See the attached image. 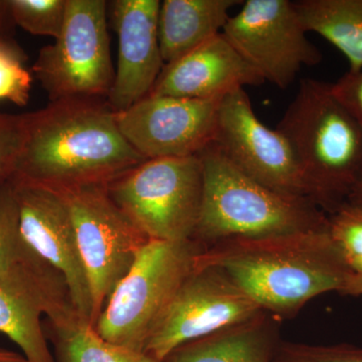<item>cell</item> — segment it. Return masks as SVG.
<instances>
[{"label": "cell", "instance_id": "cell-22", "mask_svg": "<svg viewBox=\"0 0 362 362\" xmlns=\"http://www.w3.org/2000/svg\"><path fill=\"white\" fill-rule=\"evenodd\" d=\"M14 25L33 35L59 37L66 18V0H8Z\"/></svg>", "mask_w": 362, "mask_h": 362}, {"label": "cell", "instance_id": "cell-11", "mask_svg": "<svg viewBox=\"0 0 362 362\" xmlns=\"http://www.w3.org/2000/svg\"><path fill=\"white\" fill-rule=\"evenodd\" d=\"M261 312L225 272L195 263L150 333L143 352L162 361L180 345L245 322Z\"/></svg>", "mask_w": 362, "mask_h": 362}, {"label": "cell", "instance_id": "cell-4", "mask_svg": "<svg viewBox=\"0 0 362 362\" xmlns=\"http://www.w3.org/2000/svg\"><path fill=\"white\" fill-rule=\"evenodd\" d=\"M204 199L194 240L204 249L233 239L310 232L329 216L305 197L274 192L244 175L211 143L199 154Z\"/></svg>", "mask_w": 362, "mask_h": 362}, {"label": "cell", "instance_id": "cell-15", "mask_svg": "<svg viewBox=\"0 0 362 362\" xmlns=\"http://www.w3.org/2000/svg\"><path fill=\"white\" fill-rule=\"evenodd\" d=\"M158 0L107 1V13L118 37V61L106 101L114 111L148 96L164 64L158 39Z\"/></svg>", "mask_w": 362, "mask_h": 362}, {"label": "cell", "instance_id": "cell-8", "mask_svg": "<svg viewBox=\"0 0 362 362\" xmlns=\"http://www.w3.org/2000/svg\"><path fill=\"white\" fill-rule=\"evenodd\" d=\"M44 316L52 331L84 323L65 278L35 252L0 272V334L16 343L28 362H56L42 327Z\"/></svg>", "mask_w": 362, "mask_h": 362}, {"label": "cell", "instance_id": "cell-1", "mask_svg": "<svg viewBox=\"0 0 362 362\" xmlns=\"http://www.w3.org/2000/svg\"><path fill=\"white\" fill-rule=\"evenodd\" d=\"M13 180L58 192L107 187L146 159L124 137L105 99H64L23 114Z\"/></svg>", "mask_w": 362, "mask_h": 362}, {"label": "cell", "instance_id": "cell-26", "mask_svg": "<svg viewBox=\"0 0 362 362\" xmlns=\"http://www.w3.org/2000/svg\"><path fill=\"white\" fill-rule=\"evenodd\" d=\"M25 132L23 114L0 112V185L8 182L16 175Z\"/></svg>", "mask_w": 362, "mask_h": 362}, {"label": "cell", "instance_id": "cell-29", "mask_svg": "<svg viewBox=\"0 0 362 362\" xmlns=\"http://www.w3.org/2000/svg\"><path fill=\"white\" fill-rule=\"evenodd\" d=\"M349 296H362V276L354 273L347 280L346 285L341 293Z\"/></svg>", "mask_w": 362, "mask_h": 362}, {"label": "cell", "instance_id": "cell-7", "mask_svg": "<svg viewBox=\"0 0 362 362\" xmlns=\"http://www.w3.org/2000/svg\"><path fill=\"white\" fill-rule=\"evenodd\" d=\"M32 71L49 102L106 100L115 77L107 1L66 0L62 32L54 44L40 49Z\"/></svg>", "mask_w": 362, "mask_h": 362}, {"label": "cell", "instance_id": "cell-30", "mask_svg": "<svg viewBox=\"0 0 362 362\" xmlns=\"http://www.w3.org/2000/svg\"><path fill=\"white\" fill-rule=\"evenodd\" d=\"M0 362H28L23 354L0 347Z\"/></svg>", "mask_w": 362, "mask_h": 362}, {"label": "cell", "instance_id": "cell-32", "mask_svg": "<svg viewBox=\"0 0 362 362\" xmlns=\"http://www.w3.org/2000/svg\"><path fill=\"white\" fill-rule=\"evenodd\" d=\"M357 275H361L362 276V268L361 269V270H359L358 272H356Z\"/></svg>", "mask_w": 362, "mask_h": 362}, {"label": "cell", "instance_id": "cell-27", "mask_svg": "<svg viewBox=\"0 0 362 362\" xmlns=\"http://www.w3.org/2000/svg\"><path fill=\"white\" fill-rule=\"evenodd\" d=\"M333 94L362 124V70L345 74L334 84H331Z\"/></svg>", "mask_w": 362, "mask_h": 362}, {"label": "cell", "instance_id": "cell-23", "mask_svg": "<svg viewBox=\"0 0 362 362\" xmlns=\"http://www.w3.org/2000/svg\"><path fill=\"white\" fill-rule=\"evenodd\" d=\"M25 61V52L13 39H0V101L21 107L28 103L33 75Z\"/></svg>", "mask_w": 362, "mask_h": 362}, {"label": "cell", "instance_id": "cell-31", "mask_svg": "<svg viewBox=\"0 0 362 362\" xmlns=\"http://www.w3.org/2000/svg\"><path fill=\"white\" fill-rule=\"evenodd\" d=\"M351 204H362V180L356 185L350 194L349 202Z\"/></svg>", "mask_w": 362, "mask_h": 362}, {"label": "cell", "instance_id": "cell-17", "mask_svg": "<svg viewBox=\"0 0 362 362\" xmlns=\"http://www.w3.org/2000/svg\"><path fill=\"white\" fill-rule=\"evenodd\" d=\"M277 318L263 311L245 322L180 345L163 362H272L279 342Z\"/></svg>", "mask_w": 362, "mask_h": 362}, {"label": "cell", "instance_id": "cell-18", "mask_svg": "<svg viewBox=\"0 0 362 362\" xmlns=\"http://www.w3.org/2000/svg\"><path fill=\"white\" fill-rule=\"evenodd\" d=\"M243 0H164L158 14L162 59L169 64L223 32Z\"/></svg>", "mask_w": 362, "mask_h": 362}, {"label": "cell", "instance_id": "cell-6", "mask_svg": "<svg viewBox=\"0 0 362 362\" xmlns=\"http://www.w3.org/2000/svg\"><path fill=\"white\" fill-rule=\"evenodd\" d=\"M107 190L149 240H194L204 199L199 156L148 159L112 181Z\"/></svg>", "mask_w": 362, "mask_h": 362}, {"label": "cell", "instance_id": "cell-2", "mask_svg": "<svg viewBox=\"0 0 362 362\" xmlns=\"http://www.w3.org/2000/svg\"><path fill=\"white\" fill-rule=\"evenodd\" d=\"M197 265L225 272L262 310L296 315L313 298L341 294L354 274L329 226L322 230L223 240L199 255Z\"/></svg>", "mask_w": 362, "mask_h": 362}, {"label": "cell", "instance_id": "cell-16", "mask_svg": "<svg viewBox=\"0 0 362 362\" xmlns=\"http://www.w3.org/2000/svg\"><path fill=\"white\" fill-rule=\"evenodd\" d=\"M261 75L235 51L223 33L166 64L151 96L223 99L246 86L263 85Z\"/></svg>", "mask_w": 362, "mask_h": 362}, {"label": "cell", "instance_id": "cell-28", "mask_svg": "<svg viewBox=\"0 0 362 362\" xmlns=\"http://www.w3.org/2000/svg\"><path fill=\"white\" fill-rule=\"evenodd\" d=\"M14 25L8 0H0V39H11Z\"/></svg>", "mask_w": 362, "mask_h": 362}, {"label": "cell", "instance_id": "cell-21", "mask_svg": "<svg viewBox=\"0 0 362 362\" xmlns=\"http://www.w3.org/2000/svg\"><path fill=\"white\" fill-rule=\"evenodd\" d=\"M21 233L13 180L0 185V272L35 255Z\"/></svg>", "mask_w": 362, "mask_h": 362}, {"label": "cell", "instance_id": "cell-10", "mask_svg": "<svg viewBox=\"0 0 362 362\" xmlns=\"http://www.w3.org/2000/svg\"><path fill=\"white\" fill-rule=\"evenodd\" d=\"M221 33L265 82L281 90L295 82L304 66L322 62L290 0H246Z\"/></svg>", "mask_w": 362, "mask_h": 362}, {"label": "cell", "instance_id": "cell-13", "mask_svg": "<svg viewBox=\"0 0 362 362\" xmlns=\"http://www.w3.org/2000/svg\"><path fill=\"white\" fill-rule=\"evenodd\" d=\"M221 100L148 95L116 112L117 123L146 160L197 156L214 141Z\"/></svg>", "mask_w": 362, "mask_h": 362}, {"label": "cell", "instance_id": "cell-5", "mask_svg": "<svg viewBox=\"0 0 362 362\" xmlns=\"http://www.w3.org/2000/svg\"><path fill=\"white\" fill-rule=\"evenodd\" d=\"M204 247L197 240H150L117 285L94 329L106 341L141 351Z\"/></svg>", "mask_w": 362, "mask_h": 362}, {"label": "cell", "instance_id": "cell-9", "mask_svg": "<svg viewBox=\"0 0 362 362\" xmlns=\"http://www.w3.org/2000/svg\"><path fill=\"white\" fill-rule=\"evenodd\" d=\"M63 194L89 279L95 325L117 285L150 240L112 201L107 187L78 188Z\"/></svg>", "mask_w": 362, "mask_h": 362}, {"label": "cell", "instance_id": "cell-20", "mask_svg": "<svg viewBox=\"0 0 362 362\" xmlns=\"http://www.w3.org/2000/svg\"><path fill=\"white\" fill-rule=\"evenodd\" d=\"M58 362H163L141 351L104 340L92 326L81 323L75 328L52 331Z\"/></svg>", "mask_w": 362, "mask_h": 362}, {"label": "cell", "instance_id": "cell-19", "mask_svg": "<svg viewBox=\"0 0 362 362\" xmlns=\"http://www.w3.org/2000/svg\"><path fill=\"white\" fill-rule=\"evenodd\" d=\"M306 33H315L341 52L347 73L362 70V0L293 1Z\"/></svg>", "mask_w": 362, "mask_h": 362}, {"label": "cell", "instance_id": "cell-14", "mask_svg": "<svg viewBox=\"0 0 362 362\" xmlns=\"http://www.w3.org/2000/svg\"><path fill=\"white\" fill-rule=\"evenodd\" d=\"M13 180L23 239L40 258L63 275L78 317L94 328L89 279L66 197L49 188Z\"/></svg>", "mask_w": 362, "mask_h": 362}, {"label": "cell", "instance_id": "cell-24", "mask_svg": "<svg viewBox=\"0 0 362 362\" xmlns=\"http://www.w3.org/2000/svg\"><path fill=\"white\" fill-rule=\"evenodd\" d=\"M331 237L337 243L350 269L362 268V204L346 202L329 216Z\"/></svg>", "mask_w": 362, "mask_h": 362}, {"label": "cell", "instance_id": "cell-25", "mask_svg": "<svg viewBox=\"0 0 362 362\" xmlns=\"http://www.w3.org/2000/svg\"><path fill=\"white\" fill-rule=\"evenodd\" d=\"M272 362H362V349L351 344L308 345L280 341Z\"/></svg>", "mask_w": 362, "mask_h": 362}, {"label": "cell", "instance_id": "cell-3", "mask_svg": "<svg viewBox=\"0 0 362 362\" xmlns=\"http://www.w3.org/2000/svg\"><path fill=\"white\" fill-rule=\"evenodd\" d=\"M276 129L296 154L311 201L328 216L346 204L362 180V124L331 84L302 78Z\"/></svg>", "mask_w": 362, "mask_h": 362}, {"label": "cell", "instance_id": "cell-12", "mask_svg": "<svg viewBox=\"0 0 362 362\" xmlns=\"http://www.w3.org/2000/svg\"><path fill=\"white\" fill-rule=\"evenodd\" d=\"M213 143L252 180L274 192L310 199L308 183L291 144L282 133L259 120L246 90H235L221 100Z\"/></svg>", "mask_w": 362, "mask_h": 362}]
</instances>
